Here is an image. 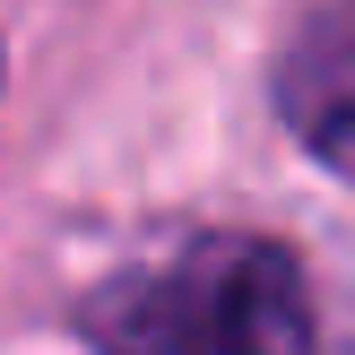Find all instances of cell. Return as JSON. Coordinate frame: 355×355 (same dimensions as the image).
I'll use <instances>...</instances> for the list:
<instances>
[{
    "mask_svg": "<svg viewBox=\"0 0 355 355\" xmlns=\"http://www.w3.org/2000/svg\"><path fill=\"white\" fill-rule=\"evenodd\" d=\"M87 338L104 355H312V295L277 243L200 234L121 269L87 304Z\"/></svg>",
    "mask_w": 355,
    "mask_h": 355,
    "instance_id": "obj_1",
    "label": "cell"
},
{
    "mask_svg": "<svg viewBox=\"0 0 355 355\" xmlns=\"http://www.w3.org/2000/svg\"><path fill=\"white\" fill-rule=\"evenodd\" d=\"M277 104H286V121L304 130V148L321 165L355 173V0L321 9L295 35L286 69H277Z\"/></svg>",
    "mask_w": 355,
    "mask_h": 355,
    "instance_id": "obj_2",
    "label": "cell"
}]
</instances>
